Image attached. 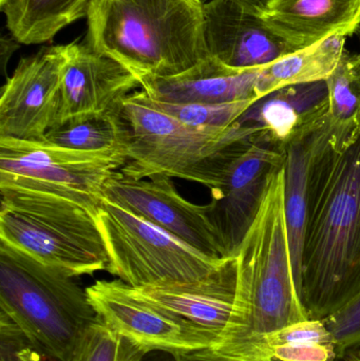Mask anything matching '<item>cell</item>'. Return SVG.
<instances>
[{"mask_svg": "<svg viewBox=\"0 0 360 361\" xmlns=\"http://www.w3.org/2000/svg\"><path fill=\"white\" fill-rule=\"evenodd\" d=\"M120 114L128 129L126 164L135 180L179 178L211 190L230 146L245 140L236 125L225 129L188 126L159 110L143 90L123 99Z\"/></svg>", "mask_w": 360, "mask_h": 361, "instance_id": "cell-5", "label": "cell"}, {"mask_svg": "<svg viewBox=\"0 0 360 361\" xmlns=\"http://www.w3.org/2000/svg\"><path fill=\"white\" fill-rule=\"evenodd\" d=\"M0 241L74 277L108 271L97 216L74 202L0 190Z\"/></svg>", "mask_w": 360, "mask_h": 361, "instance_id": "cell-6", "label": "cell"}, {"mask_svg": "<svg viewBox=\"0 0 360 361\" xmlns=\"http://www.w3.org/2000/svg\"><path fill=\"white\" fill-rule=\"evenodd\" d=\"M274 361H336L337 351L323 320L295 322L256 343Z\"/></svg>", "mask_w": 360, "mask_h": 361, "instance_id": "cell-23", "label": "cell"}, {"mask_svg": "<svg viewBox=\"0 0 360 361\" xmlns=\"http://www.w3.org/2000/svg\"><path fill=\"white\" fill-rule=\"evenodd\" d=\"M264 20L298 49L360 29V0H271Z\"/></svg>", "mask_w": 360, "mask_h": 361, "instance_id": "cell-18", "label": "cell"}, {"mask_svg": "<svg viewBox=\"0 0 360 361\" xmlns=\"http://www.w3.org/2000/svg\"><path fill=\"white\" fill-rule=\"evenodd\" d=\"M133 288L148 300L171 310L198 326L215 345L234 310L236 258L230 259L217 271L197 281Z\"/></svg>", "mask_w": 360, "mask_h": 361, "instance_id": "cell-16", "label": "cell"}, {"mask_svg": "<svg viewBox=\"0 0 360 361\" xmlns=\"http://www.w3.org/2000/svg\"><path fill=\"white\" fill-rule=\"evenodd\" d=\"M85 42L137 80L178 75L209 57L202 0H92Z\"/></svg>", "mask_w": 360, "mask_h": 361, "instance_id": "cell-3", "label": "cell"}, {"mask_svg": "<svg viewBox=\"0 0 360 361\" xmlns=\"http://www.w3.org/2000/svg\"><path fill=\"white\" fill-rule=\"evenodd\" d=\"M75 278L0 241V312L54 361H68L97 320Z\"/></svg>", "mask_w": 360, "mask_h": 361, "instance_id": "cell-4", "label": "cell"}, {"mask_svg": "<svg viewBox=\"0 0 360 361\" xmlns=\"http://www.w3.org/2000/svg\"><path fill=\"white\" fill-rule=\"evenodd\" d=\"M204 31L209 56L232 69H259L300 50L242 0L204 4Z\"/></svg>", "mask_w": 360, "mask_h": 361, "instance_id": "cell-13", "label": "cell"}, {"mask_svg": "<svg viewBox=\"0 0 360 361\" xmlns=\"http://www.w3.org/2000/svg\"><path fill=\"white\" fill-rule=\"evenodd\" d=\"M346 37L333 36L296 51L258 70L259 99L293 85L323 82L330 78L346 50Z\"/></svg>", "mask_w": 360, "mask_h": 361, "instance_id": "cell-19", "label": "cell"}, {"mask_svg": "<svg viewBox=\"0 0 360 361\" xmlns=\"http://www.w3.org/2000/svg\"><path fill=\"white\" fill-rule=\"evenodd\" d=\"M329 92L325 80L278 89L256 101L236 122L244 139L283 152L328 121Z\"/></svg>", "mask_w": 360, "mask_h": 361, "instance_id": "cell-14", "label": "cell"}, {"mask_svg": "<svg viewBox=\"0 0 360 361\" xmlns=\"http://www.w3.org/2000/svg\"><path fill=\"white\" fill-rule=\"evenodd\" d=\"M137 87H141L139 80L124 66L97 52L86 42H71L55 125L116 109Z\"/></svg>", "mask_w": 360, "mask_h": 361, "instance_id": "cell-15", "label": "cell"}, {"mask_svg": "<svg viewBox=\"0 0 360 361\" xmlns=\"http://www.w3.org/2000/svg\"><path fill=\"white\" fill-rule=\"evenodd\" d=\"M357 72H359V80L360 82V53L357 54Z\"/></svg>", "mask_w": 360, "mask_h": 361, "instance_id": "cell-34", "label": "cell"}, {"mask_svg": "<svg viewBox=\"0 0 360 361\" xmlns=\"http://www.w3.org/2000/svg\"><path fill=\"white\" fill-rule=\"evenodd\" d=\"M42 350L0 312V361H51Z\"/></svg>", "mask_w": 360, "mask_h": 361, "instance_id": "cell-28", "label": "cell"}, {"mask_svg": "<svg viewBox=\"0 0 360 361\" xmlns=\"http://www.w3.org/2000/svg\"><path fill=\"white\" fill-rule=\"evenodd\" d=\"M8 0H0V8H1V6H4V4H6V2H8Z\"/></svg>", "mask_w": 360, "mask_h": 361, "instance_id": "cell-35", "label": "cell"}, {"mask_svg": "<svg viewBox=\"0 0 360 361\" xmlns=\"http://www.w3.org/2000/svg\"><path fill=\"white\" fill-rule=\"evenodd\" d=\"M70 44L23 57L0 95V137L42 141L56 124Z\"/></svg>", "mask_w": 360, "mask_h": 361, "instance_id": "cell-11", "label": "cell"}, {"mask_svg": "<svg viewBox=\"0 0 360 361\" xmlns=\"http://www.w3.org/2000/svg\"><path fill=\"white\" fill-rule=\"evenodd\" d=\"M169 354H171L173 361H232L217 355L209 348L192 351H178Z\"/></svg>", "mask_w": 360, "mask_h": 361, "instance_id": "cell-29", "label": "cell"}, {"mask_svg": "<svg viewBox=\"0 0 360 361\" xmlns=\"http://www.w3.org/2000/svg\"><path fill=\"white\" fill-rule=\"evenodd\" d=\"M92 0H8L1 6L11 35L25 44L50 42L88 14Z\"/></svg>", "mask_w": 360, "mask_h": 361, "instance_id": "cell-20", "label": "cell"}, {"mask_svg": "<svg viewBox=\"0 0 360 361\" xmlns=\"http://www.w3.org/2000/svg\"><path fill=\"white\" fill-rule=\"evenodd\" d=\"M237 288L232 317L209 348L228 360L263 356L256 343L264 335L310 319L302 280L292 261L285 207V171L271 180L263 202L236 255Z\"/></svg>", "mask_w": 360, "mask_h": 361, "instance_id": "cell-2", "label": "cell"}, {"mask_svg": "<svg viewBox=\"0 0 360 361\" xmlns=\"http://www.w3.org/2000/svg\"><path fill=\"white\" fill-rule=\"evenodd\" d=\"M285 154L261 143L242 140L232 144L211 189V222L226 255L239 247L261 207L271 180L283 171Z\"/></svg>", "mask_w": 360, "mask_h": 361, "instance_id": "cell-9", "label": "cell"}, {"mask_svg": "<svg viewBox=\"0 0 360 361\" xmlns=\"http://www.w3.org/2000/svg\"><path fill=\"white\" fill-rule=\"evenodd\" d=\"M258 70H237L213 57L168 78H143L142 90L154 102L221 105L257 101Z\"/></svg>", "mask_w": 360, "mask_h": 361, "instance_id": "cell-17", "label": "cell"}, {"mask_svg": "<svg viewBox=\"0 0 360 361\" xmlns=\"http://www.w3.org/2000/svg\"><path fill=\"white\" fill-rule=\"evenodd\" d=\"M302 274L310 319L330 317L360 294V127L340 133L328 120L315 135Z\"/></svg>", "mask_w": 360, "mask_h": 361, "instance_id": "cell-1", "label": "cell"}, {"mask_svg": "<svg viewBox=\"0 0 360 361\" xmlns=\"http://www.w3.org/2000/svg\"><path fill=\"white\" fill-rule=\"evenodd\" d=\"M42 141L67 149L118 150L126 154L128 129L118 106L110 111L77 116L55 125L46 133Z\"/></svg>", "mask_w": 360, "mask_h": 361, "instance_id": "cell-22", "label": "cell"}, {"mask_svg": "<svg viewBox=\"0 0 360 361\" xmlns=\"http://www.w3.org/2000/svg\"><path fill=\"white\" fill-rule=\"evenodd\" d=\"M329 92L328 120L332 129L340 133L360 127V82L357 54L345 50L333 73L325 80Z\"/></svg>", "mask_w": 360, "mask_h": 361, "instance_id": "cell-24", "label": "cell"}, {"mask_svg": "<svg viewBox=\"0 0 360 361\" xmlns=\"http://www.w3.org/2000/svg\"><path fill=\"white\" fill-rule=\"evenodd\" d=\"M149 353L97 318L82 335L68 361H143Z\"/></svg>", "mask_w": 360, "mask_h": 361, "instance_id": "cell-25", "label": "cell"}, {"mask_svg": "<svg viewBox=\"0 0 360 361\" xmlns=\"http://www.w3.org/2000/svg\"><path fill=\"white\" fill-rule=\"evenodd\" d=\"M151 102L159 110L188 126L225 129L232 126L256 101L237 102L221 105L166 104L152 99Z\"/></svg>", "mask_w": 360, "mask_h": 361, "instance_id": "cell-26", "label": "cell"}, {"mask_svg": "<svg viewBox=\"0 0 360 361\" xmlns=\"http://www.w3.org/2000/svg\"><path fill=\"white\" fill-rule=\"evenodd\" d=\"M323 127V126H321ZM318 128L283 150L285 154V207L294 269L302 284V250L306 218V185L313 142Z\"/></svg>", "mask_w": 360, "mask_h": 361, "instance_id": "cell-21", "label": "cell"}, {"mask_svg": "<svg viewBox=\"0 0 360 361\" xmlns=\"http://www.w3.org/2000/svg\"><path fill=\"white\" fill-rule=\"evenodd\" d=\"M127 160L118 150L80 152L44 141L0 137V190L61 197L97 216L106 180Z\"/></svg>", "mask_w": 360, "mask_h": 361, "instance_id": "cell-8", "label": "cell"}, {"mask_svg": "<svg viewBox=\"0 0 360 361\" xmlns=\"http://www.w3.org/2000/svg\"><path fill=\"white\" fill-rule=\"evenodd\" d=\"M336 361H360V348L349 351L348 353L345 354L342 357L338 358Z\"/></svg>", "mask_w": 360, "mask_h": 361, "instance_id": "cell-31", "label": "cell"}, {"mask_svg": "<svg viewBox=\"0 0 360 361\" xmlns=\"http://www.w3.org/2000/svg\"><path fill=\"white\" fill-rule=\"evenodd\" d=\"M86 290L101 322L150 353L192 351L213 345L198 326L141 296L122 280H97Z\"/></svg>", "mask_w": 360, "mask_h": 361, "instance_id": "cell-10", "label": "cell"}, {"mask_svg": "<svg viewBox=\"0 0 360 361\" xmlns=\"http://www.w3.org/2000/svg\"><path fill=\"white\" fill-rule=\"evenodd\" d=\"M19 42L11 35L2 36L0 40V63H1L2 75H6V63L10 61L13 53L18 49Z\"/></svg>", "mask_w": 360, "mask_h": 361, "instance_id": "cell-30", "label": "cell"}, {"mask_svg": "<svg viewBox=\"0 0 360 361\" xmlns=\"http://www.w3.org/2000/svg\"><path fill=\"white\" fill-rule=\"evenodd\" d=\"M170 355H171V354H170ZM143 361H169V360H167L166 358H165V357H161V356H159V355H154L151 357V356H149V354H148V355L146 356L145 358H144ZM170 361H173V357H171Z\"/></svg>", "mask_w": 360, "mask_h": 361, "instance_id": "cell-33", "label": "cell"}, {"mask_svg": "<svg viewBox=\"0 0 360 361\" xmlns=\"http://www.w3.org/2000/svg\"><path fill=\"white\" fill-rule=\"evenodd\" d=\"M97 221L109 256L108 273L132 288L197 281L232 259L211 258L105 199Z\"/></svg>", "mask_w": 360, "mask_h": 361, "instance_id": "cell-7", "label": "cell"}, {"mask_svg": "<svg viewBox=\"0 0 360 361\" xmlns=\"http://www.w3.org/2000/svg\"><path fill=\"white\" fill-rule=\"evenodd\" d=\"M335 343L338 358L360 348V294L333 315L323 319Z\"/></svg>", "mask_w": 360, "mask_h": 361, "instance_id": "cell-27", "label": "cell"}, {"mask_svg": "<svg viewBox=\"0 0 360 361\" xmlns=\"http://www.w3.org/2000/svg\"><path fill=\"white\" fill-rule=\"evenodd\" d=\"M242 1L251 4L252 6L258 8V10L263 11L264 8L266 6V4H268L271 0H242Z\"/></svg>", "mask_w": 360, "mask_h": 361, "instance_id": "cell-32", "label": "cell"}, {"mask_svg": "<svg viewBox=\"0 0 360 361\" xmlns=\"http://www.w3.org/2000/svg\"><path fill=\"white\" fill-rule=\"evenodd\" d=\"M103 197L154 223L213 259H228L211 222L209 204L184 199L170 178L135 180L118 171L103 187Z\"/></svg>", "mask_w": 360, "mask_h": 361, "instance_id": "cell-12", "label": "cell"}]
</instances>
